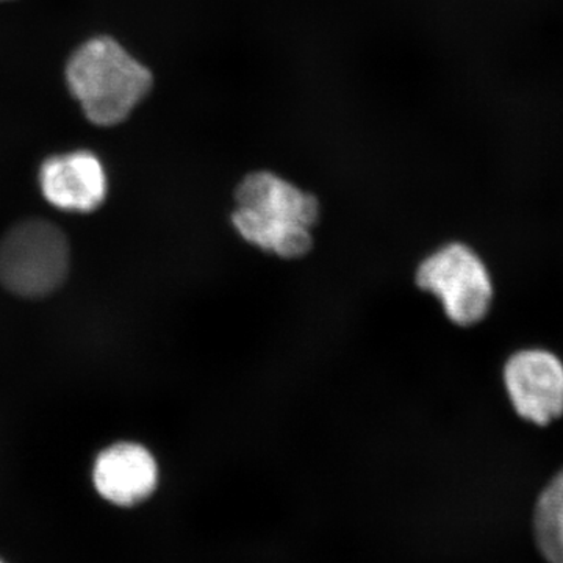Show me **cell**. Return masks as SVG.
I'll use <instances>...</instances> for the list:
<instances>
[{"label": "cell", "mask_w": 563, "mask_h": 563, "mask_svg": "<svg viewBox=\"0 0 563 563\" xmlns=\"http://www.w3.org/2000/svg\"><path fill=\"white\" fill-rule=\"evenodd\" d=\"M235 202L242 209L298 222L310 229L317 224L321 214L317 196L272 172L247 174L236 187Z\"/></svg>", "instance_id": "52a82bcc"}, {"label": "cell", "mask_w": 563, "mask_h": 563, "mask_svg": "<svg viewBox=\"0 0 563 563\" xmlns=\"http://www.w3.org/2000/svg\"><path fill=\"white\" fill-rule=\"evenodd\" d=\"M40 187L51 206L79 213L98 210L109 190L101 161L88 151L70 152L44 162Z\"/></svg>", "instance_id": "8992f818"}, {"label": "cell", "mask_w": 563, "mask_h": 563, "mask_svg": "<svg viewBox=\"0 0 563 563\" xmlns=\"http://www.w3.org/2000/svg\"><path fill=\"white\" fill-rule=\"evenodd\" d=\"M232 225L252 246L280 258H301L313 247L312 229L242 207L233 210Z\"/></svg>", "instance_id": "ba28073f"}, {"label": "cell", "mask_w": 563, "mask_h": 563, "mask_svg": "<svg viewBox=\"0 0 563 563\" xmlns=\"http://www.w3.org/2000/svg\"><path fill=\"white\" fill-rule=\"evenodd\" d=\"M66 81L92 124L117 125L128 120L152 88V73L118 41L92 38L74 52Z\"/></svg>", "instance_id": "6da1fadb"}, {"label": "cell", "mask_w": 563, "mask_h": 563, "mask_svg": "<svg viewBox=\"0 0 563 563\" xmlns=\"http://www.w3.org/2000/svg\"><path fill=\"white\" fill-rule=\"evenodd\" d=\"M0 563H11L9 559L5 558V555L0 554Z\"/></svg>", "instance_id": "30bf717a"}, {"label": "cell", "mask_w": 563, "mask_h": 563, "mask_svg": "<svg viewBox=\"0 0 563 563\" xmlns=\"http://www.w3.org/2000/svg\"><path fill=\"white\" fill-rule=\"evenodd\" d=\"M504 384L525 420L547 426L563 413V365L553 352H517L504 366Z\"/></svg>", "instance_id": "5b68a950"}, {"label": "cell", "mask_w": 563, "mask_h": 563, "mask_svg": "<svg viewBox=\"0 0 563 563\" xmlns=\"http://www.w3.org/2000/svg\"><path fill=\"white\" fill-rule=\"evenodd\" d=\"M91 487L111 509H139L161 487V466L150 448L136 442H118L103 448L91 466Z\"/></svg>", "instance_id": "277c9868"}, {"label": "cell", "mask_w": 563, "mask_h": 563, "mask_svg": "<svg viewBox=\"0 0 563 563\" xmlns=\"http://www.w3.org/2000/svg\"><path fill=\"white\" fill-rule=\"evenodd\" d=\"M69 265L68 239L49 221H22L0 240V284L20 298H44L58 290Z\"/></svg>", "instance_id": "7a4b0ae2"}, {"label": "cell", "mask_w": 563, "mask_h": 563, "mask_svg": "<svg viewBox=\"0 0 563 563\" xmlns=\"http://www.w3.org/2000/svg\"><path fill=\"white\" fill-rule=\"evenodd\" d=\"M415 282L442 302L444 313L463 328L487 317L493 285L479 255L462 243H450L429 255L418 266Z\"/></svg>", "instance_id": "3957f363"}, {"label": "cell", "mask_w": 563, "mask_h": 563, "mask_svg": "<svg viewBox=\"0 0 563 563\" xmlns=\"http://www.w3.org/2000/svg\"><path fill=\"white\" fill-rule=\"evenodd\" d=\"M533 537L544 561L563 563V468L537 499Z\"/></svg>", "instance_id": "9c48e42d"}]
</instances>
